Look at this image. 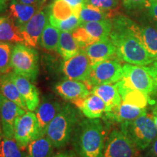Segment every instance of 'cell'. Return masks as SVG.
<instances>
[{
  "mask_svg": "<svg viewBox=\"0 0 157 157\" xmlns=\"http://www.w3.org/2000/svg\"><path fill=\"white\" fill-rule=\"evenodd\" d=\"M55 90L63 99L72 102L83 99L90 94L87 84L68 78L56 84Z\"/></svg>",
  "mask_w": 157,
  "mask_h": 157,
  "instance_id": "cell-14",
  "label": "cell"
},
{
  "mask_svg": "<svg viewBox=\"0 0 157 157\" xmlns=\"http://www.w3.org/2000/svg\"><path fill=\"white\" fill-rule=\"evenodd\" d=\"M0 135H2V127H1V120H0Z\"/></svg>",
  "mask_w": 157,
  "mask_h": 157,
  "instance_id": "cell-46",
  "label": "cell"
},
{
  "mask_svg": "<svg viewBox=\"0 0 157 157\" xmlns=\"http://www.w3.org/2000/svg\"><path fill=\"white\" fill-rule=\"evenodd\" d=\"M148 148L146 157H157V137Z\"/></svg>",
  "mask_w": 157,
  "mask_h": 157,
  "instance_id": "cell-38",
  "label": "cell"
},
{
  "mask_svg": "<svg viewBox=\"0 0 157 157\" xmlns=\"http://www.w3.org/2000/svg\"><path fill=\"white\" fill-rule=\"evenodd\" d=\"M123 77V67L118 59L114 58L108 59L92 65V70L87 86H93L104 84H115Z\"/></svg>",
  "mask_w": 157,
  "mask_h": 157,
  "instance_id": "cell-6",
  "label": "cell"
},
{
  "mask_svg": "<svg viewBox=\"0 0 157 157\" xmlns=\"http://www.w3.org/2000/svg\"><path fill=\"white\" fill-rule=\"evenodd\" d=\"M0 143H1V135H0Z\"/></svg>",
  "mask_w": 157,
  "mask_h": 157,
  "instance_id": "cell-47",
  "label": "cell"
},
{
  "mask_svg": "<svg viewBox=\"0 0 157 157\" xmlns=\"http://www.w3.org/2000/svg\"><path fill=\"white\" fill-rule=\"evenodd\" d=\"M115 84L120 94L123 103L130 104L141 109H146L148 104L151 103V99L148 95L131 87L123 78Z\"/></svg>",
  "mask_w": 157,
  "mask_h": 157,
  "instance_id": "cell-17",
  "label": "cell"
},
{
  "mask_svg": "<svg viewBox=\"0 0 157 157\" xmlns=\"http://www.w3.org/2000/svg\"><path fill=\"white\" fill-rule=\"evenodd\" d=\"M18 1L27 5H38V0H18Z\"/></svg>",
  "mask_w": 157,
  "mask_h": 157,
  "instance_id": "cell-41",
  "label": "cell"
},
{
  "mask_svg": "<svg viewBox=\"0 0 157 157\" xmlns=\"http://www.w3.org/2000/svg\"><path fill=\"white\" fill-rule=\"evenodd\" d=\"M112 10H105L93 6L84 4L79 13V19L81 23L99 21L101 20L112 18Z\"/></svg>",
  "mask_w": 157,
  "mask_h": 157,
  "instance_id": "cell-28",
  "label": "cell"
},
{
  "mask_svg": "<svg viewBox=\"0 0 157 157\" xmlns=\"http://www.w3.org/2000/svg\"><path fill=\"white\" fill-rule=\"evenodd\" d=\"M92 70V63L84 50L65 60L62 66L63 73L68 79L87 82Z\"/></svg>",
  "mask_w": 157,
  "mask_h": 157,
  "instance_id": "cell-10",
  "label": "cell"
},
{
  "mask_svg": "<svg viewBox=\"0 0 157 157\" xmlns=\"http://www.w3.org/2000/svg\"><path fill=\"white\" fill-rule=\"evenodd\" d=\"M84 51L89 57L92 65L117 56L115 46L110 37L90 44L84 49Z\"/></svg>",
  "mask_w": 157,
  "mask_h": 157,
  "instance_id": "cell-18",
  "label": "cell"
},
{
  "mask_svg": "<svg viewBox=\"0 0 157 157\" xmlns=\"http://www.w3.org/2000/svg\"><path fill=\"white\" fill-rule=\"evenodd\" d=\"M121 131L140 151L148 148L157 137V128L152 116L148 113L134 120L121 123Z\"/></svg>",
  "mask_w": 157,
  "mask_h": 157,
  "instance_id": "cell-4",
  "label": "cell"
},
{
  "mask_svg": "<svg viewBox=\"0 0 157 157\" xmlns=\"http://www.w3.org/2000/svg\"><path fill=\"white\" fill-rule=\"evenodd\" d=\"M140 39L148 52L157 60V30L151 25H140Z\"/></svg>",
  "mask_w": 157,
  "mask_h": 157,
  "instance_id": "cell-27",
  "label": "cell"
},
{
  "mask_svg": "<svg viewBox=\"0 0 157 157\" xmlns=\"http://www.w3.org/2000/svg\"><path fill=\"white\" fill-rule=\"evenodd\" d=\"M52 157H72V156L70 154H68V153L61 152V153H59L58 154L55 155V156Z\"/></svg>",
  "mask_w": 157,
  "mask_h": 157,
  "instance_id": "cell-43",
  "label": "cell"
},
{
  "mask_svg": "<svg viewBox=\"0 0 157 157\" xmlns=\"http://www.w3.org/2000/svg\"><path fill=\"white\" fill-rule=\"evenodd\" d=\"M149 0H122V5L129 10H141L147 7Z\"/></svg>",
  "mask_w": 157,
  "mask_h": 157,
  "instance_id": "cell-36",
  "label": "cell"
},
{
  "mask_svg": "<svg viewBox=\"0 0 157 157\" xmlns=\"http://www.w3.org/2000/svg\"><path fill=\"white\" fill-rule=\"evenodd\" d=\"M62 105L52 98H44L36 109L35 114L38 120L41 137L45 136L47 129L55 117L58 114Z\"/></svg>",
  "mask_w": 157,
  "mask_h": 157,
  "instance_id": "cell-15",
  "label": "cell"
},
{
  "mask_svg": "<svg viewBox=\"0 0 157 157\" xmlns=\"http://www.w3.org/2000/svg\"><path fill=\"white\" fill-rule=\"evenodd\" d=\"M41 8L38 5H27L18 0H10L9 15L18 28L23 26Z\"/></svg>",
  "mask_w": 157,
  "mask_h": 157,
  "instance_id": "cell-20",
  "label": "cell"
},
{
  "mask_svg": "<svg viewBox=\"0 0 157 157\" xmlns=\"http://www.w3.org/2000/svg\"><path fill=\"white\" fill-rule=\"evenodd\" d=\"M13 72L34 82L39 74V57L36 50L28 45L18 43L13 46L11 54Z\"/></svg>",
  "mask_w": 157,
  "mask_h": 157,
  "instance_id": "cell-5",
  "label": "cell"
},
{
  "mask_svg": "<svg viewBox=\"0 0 157 157\" xmlns=\"http://www.w3.org/2000/svg\"><path fill=\"white\" fill-rule=\"evenodd\" d=\"M105 129L99 119L80 121L72 136V144L79 157H102L105 147Z\"/></svg>",
  "mask_w": 157,
  "mask_h": 157,
  "instance_id": "cell-2",
  "label": "cell"
},
{
  "mask_svg": "<svg viewBox=\"0 0 157 157\" xmlns=\"http://www.w3.org/2000/svg\"><path fill=\"white\" fill-rule=\"evenodd\" d=\"M73 103L88 119H99L104 115L106 109L103 100L93 93L83 99L73 102Z\"/></svg>",
  "mask_w": 157,
  "mask_h": 157,
  "instance_id": "cell-16",
  "label": "cell"
},
{
  "mask_svg": "<svg viewBox=\"0 0 157 157\" xmlns=\"http://www.w3.org/2000/svg\"><path fill=\"white\" fill-rule=\"evenodd\" d=\"M151 111H152V118L157 128V101H154L151 105Z\"/></svg>",
  "mask_w": 157,
  "mask_h": 157,
  "instance_id": "cell-40",
  "label": "cell"
},
{
  "mask_svg": "<svg viewBox=\"0 0 157 157\" xmlns=\"http://www.w3.org/2000/svg\"><path fill=\"white\" fill-rule=\"evenodd\" d=\"M111 20L113 27L110 39L115 46L119 60L140 66H149L156 60L141 42L140 25L121 14L113 15Z\"/></svg>",
  "mask_w": 157,
  "mask_h": 157,
  "instance_id": "cell-1",
  "label": "cell"
},
{
  "mask_svg": "<svg viewBox=\"0 0 157 157\" xmlns=\"http://www.w3.org/2000/svg\"><path fill=\"white\" fill-rule=\"evenodd\" d=\"M0 42L10 44H25L19 28L10 15L3 23L0 24Z\"/></svg>",
  "mask_w": 157,
  "mask_h": 157,
  "instance_id": "cell-25",
  "label": "cell"
},
{
  "mask_svg": "<svg viewBox=\"0 0 157 157\" xmlns=\"http://www.w3.org/2000/svg\"><path fill=\"white\" fill-rule=\"evenodd\" d=\"M41 137L38 120L35 113L25 112L18 118L15 125L14 139L22 150L29 143Z\"/></svg>",
  "mask_w": 157,
  "mask_h": 157,
  "instance_id": "cell-9",
  "label": "cell"
},
{
  "mask_svg": "<svg viewBox=\"0 0 157 157\" xmlns=\"http://www.w3.org/2000/svg\"><path fill=\"white\" fill-rule=\"evenodd\" d=\"M81 50V48L74 38L71 33L60 31L56 51L64 59V60L76 56Z\"/></svg>",
  "mask_w": 157,
  "mask_h": 157,
  "instance_id": "cell-23",
  "label": "cell"
},
{
  "mask_svg": "<svg viewBox=\"0 0 157 157\" xmlns=\"http://www.w3.org/2000/svg\"><path fill=\"white\" fill-rule=\"evenodd\" d=\"M26 111L0 93V120L2 136L14 138L15 125Z\"/></svg>",
  "mask_w": 157,
  "mask_h": 157,
  "instance_id": "cell-11",
  "label": "cell"
},
{
  "mask_svg": "<svg viewBox=\"0 0 157 157\" xmlns=\"http://www.w3.org/2000/svg\"><path fill=\"white\" fill-rule=\"evenodd\" d=\"M102 157H142L140 150L121 131L114 129L108 137Z\"/></svg>",
  "mask_w": 157,
  "mask_h": 157,
  "instance_id": "cell-8",
  "label": "cell"
},
{
  "mask_svg": "<svg viewBox=\"0 0 157 157\" xmlns=\"http://www.w3.org/2000/svg\"><path fill=\"white\" fill-rule=\"evenodd\" d=\"M118 3L119 0H85L84 2V4L105 10H112L117 7Z\"/></svg>",
  "mask_w": 157,
  "mask_h": 157,
  "instance_id": "cell-34",
  "label": "cell"
},
{
  "mask_svg": "<svg viewBox=\"0 0 157 157\" xmlns=\"http://www.w3.org/2000/svg\"><path fill=\"white\" fill-rule=\"evenodd\" d=\"M47 0H38V5L39 6H42L43 4H44L46 2Z\"/></svg>",
  "mask_w": 157,
  "mask_h": 157,
  "instance_id": "cell-45",
  "label": "cell"
},
{
  "mask_svg": "<svg viewBox=\"0 0 157 157\" xmlns=\"http://www.w3.org/2000/svg\"><path fill=\"white\" fill-rule=\"evenodd\" d=\"M9 16V15H0V24L2 23H3L4 21H5L6 19L7 18V17Z\"/></svg>",
  "mask_w": 157,
  "mask_h": 157,
  "instance_id": "cell-44",
  "label": "cell"
},
{
  "mask_svg": "<svg viewBox=\"0 0 157 157\" xmlns=\"http://www.w3.org/2000/svg\"><path fill=\"white\" fill-rule=\"evenodd\" d=\"M9 1H10V0H0V10L2 11H3L5 9L7 4Z\"/></svg>",
  "mask_w": 157,
  "mask_h": 157,
  "instance_id": "cell-42",
  "label": "cell"
},
{
  "mask_svg": "<svg viewBox=\"0 0 157 157\" xmlns=\"http://www.w3.org/2000/svg\"><path fill=\"white\" fill-rule=\"evenodd\" d=\"M81 25L85 29L88 36L93 43L109 38L113 27L111 18L94 22L83 23H81Z\"/></svg>",
  "mask_w": 157,
  "mask_h": 157,
  "instance_id": "cell-22",
  "label": "cell"
},
{
  "mask_svg": "<svg viewBox=\"0 0 157 157\" xmlns=\"http://www.w3.org/2000/svg\"><path fill=\"white\" fill-rule=\"evenodd\" d=\"M79 120L80 114L77 109L69 103L63 104L49 124L45 136L54 148H62L71 140Z\"/></svg>",
  "mask_w": 157,
  "mask_h": 157,
  "instance_id": "cell-3",
  "label": "cell"
},
{
  "mask_svg": "<svg viewBox=\"0 0 157 157\" xmlns=\"http://www.w3.org/2000/svg\"><path fill=\"white\" fill-rule=\"evenodd\" d=\"M74 9V13L79 17V13L82 5L85 2V0H64Z\"/></svg>",
  "mask_w": 157,
  "mask_h": 157,
  "instance_id": "cell-37",
  "label": "cell"
},
{
  "mask_svg": "<svg viewBox=\"0 0 157 157\" xmlns=\"http://www.w3.org/2000/svg\"><path fill=\"white\" fill-rule=\"evenodd\" d=\"M13 48L10 43L0 42V75L8 74L12 70L10 62Z\"/></svg>",
  "mask_w": 157,
  "mask_h": 157,
  "instance_id": "cell-32",
  "label": "cell"
},
{
  "mask_svg": "<svg viewBox=\"0 0 157 157\" xmlns=\"http://www.w3.org/2000/svg\"><path fill=\"white\" fill-rule=\"evenodd\" d=\"M48 22V10H44L41 7L28 22L19 28L25 44L31 48H36L42 31Z\"/></svg>",
  "mask_w": 157,
  "mask_h": 157,
  "instance_id": "cell-12",
  "label": "cell"
},
{
  "mask_svg": "<svg viewBox=\"0 0 157 157\" xmlns=\"http://www.w3.org/2000/svg\"><path fill=\"white\" fill-rule=\"evenodd\" d=\"M53 148L48 137H41L29 143L25 157H52Z\"/></svg>",
  "mask_w": 157,
  "mask_h": 157,
  "instance_id": "cell-26",
  "label": "cell"
},
{
  "mask_svg": "<svg viewBox=\"0 0 157 157\" xmlns=\"http://www.w3.org/2000/svg\"><path fill=\"white\" fill-rule=\"evenodd\" d=\"M1 12H2V10H0V13H1Z\"/></svg>",
  "mask_w": 157,
  "mask_h": 157,
  "instance_id": "cell-48",
  "label": "cell"
},
{
  "mask_svg": "<svg viewBox=\"0 0 157 157\" xmlns=\"http://www.w3.org/2000/svg\"><path fill=\"white\" fill-rule=\"evenodd\" d=\"M122 67V78L131 87L148 95L157 91L156 82L149 71L148 66L125 63Z\"/></svg>",
  "mask_w": 157,
  "mask_h": 157,
  "instance_id": "cell-7",
  "label": "cell"
},
{
  "mask_svg": "<svg viewBox=\"0 0 157 157\" xmlns=\"http://www.w3.org/2000/svg\"><path fill=\"white\" fill-rule=\"evenodd\" d=\"M9 74L18 89L29 111L32 112L36 111L40 103L39 91L36 86L24 76H20L14 72H10Z\"/></svg>",
  "mask_w": 157,
  "mask_h": 157,
  "instance_id": "cell-13",
  "label": "cell"
},
{
  "mask_svg": "<svg viewBox=\"0 0 157 157\" xmlns=\"http://www.w3.org/2000/svg\"><path fill=\"white\" fill-rule=\"evenodd\" d=\"M146 8L151 25L157 30V0H149Z\"/></svg>",
  "mask_w": 157,
  "mask_h": 157,
  "instance_id": "cell-35",
  "label": "cell"
},
{
  "mask_svg": "<svg viewBox=\"0 0 157 157\" xmlns=\"http://www.w3.org/2000/svg\"><path fill=\"white\" fill-rule=\"evenodd\" d=\"M146 109H141V108L121 102L120 105L111 112L105 113V117L106 119L121 124L124 121L134 120L137 117L146 115Z\"/></svg>",
  "mask_w": 157,
  "mask_h": 157,
  "instance_id": "cell-21",
  "label": "cell"
},
{
  "mask_svg": "<svg viewBox=\"0 0 157 157\" xmlns=\"http://www.w3.org/2000/svg\"><path fill=\"white\" fill-rule=\"evenodd\" d=\"M48 21L50 24L58 28L60 31H67V32H73L76 28L81 25L79 17L76 15H73L68 18L58 21V20L52 19L48 17Z\"/></svg>",
  "mask_w": 157,
  "mask_h": 157,
  "instance_id": "cell-33",
  "label": "cell"
},
{
  "mask_svg": "<svg viewBox=\"0 0 157 157\" xmlns=\"http://www.w3.org/2000/svg\"><path fill=\"white\" fill-rule=\"evenodd\" d=\"M91 93L99 96L105 103L106 109L105 113L111 112L119 107L122 102L115 84H104L93 86Z\"/></svg>",
  "mask_w": 157,
  "mask_h": 157,
  "instance_id": "cell-19",
  "label": "cell"
},
{
  "mask_svg": "<svg viewBox=\"0 0 157 157\" xmlns=\"http://www.w3.org/2000/svg\"><path fill=\"white\" fill-rule=\"evenodd\" d=\"M60 34V31L58 28L50 24L48 21L41 35L39 44L45 50L50 51L56 50Z\"/></svg>",
  "mask_w": 157,
  "mask_h": 157,
  "instance_id": "cell-29",
  "label": "cell"
},
{
  "mask_svg": "<svg viewBox=\"0 0 157 157\" xmlns=\"http://www.w3.org/2000/svg\"><path fill=\"white\" fill-rule=\"evenodd\" d=\"M0 93L26 111H28L26 105L21 97L18 89L12 80L9 73L0 75Z\"/></svg>",
  "mask_w": 157,
  "mask_h": 157,
  "instance_id": "cell-24",
  "label": "cell"
},
{
  "mask_svg": "<svg viewBox=\"0 0 157 157\" xmlns=\"http://www.w3.org/2000/svg\"><path fill=\"white\" fill-rule=\"evenodd\" d=\"M148 70L150 71L151 74L153 77H154V80L156 82L157 84V60L150 65V66H148Z\"/></svg>",
  "mask_w": 157,
  "mask_h": 157,
  "instance_id": "cell-39",
  "label": "cell"
},
{
  "mask_svg": "<svg viewBox=\"0 0 157 157\" xmlns=\"http://www.w3.org/2000/svg\"><path fill=\"white\" fill-rule=\"evenodd\" d=\"M48 13V17L58 21L65 20L75 14L74 9L64 0H54L49 7Z\"/></svg>",
  "mask_w": 157,
  "mask_h": 157,
  "instance_id": "cell-30",
  "label": "cell"
},
{
  "mask_svg": "<svg viewBox=\"0 0 157 157\" xmlns=\"http://www.w3.org/2000/svg\"><path fill=\"white\" fill-rule=\"evenodd\" d=\"M0 157H25L14 138L4 137L0 143Z\"/></svg>",
  "mask_w": 157,
  "mask_h": 157,
  "instance_id": "cell-31",
  "label": "cell"
}]
</instances>
